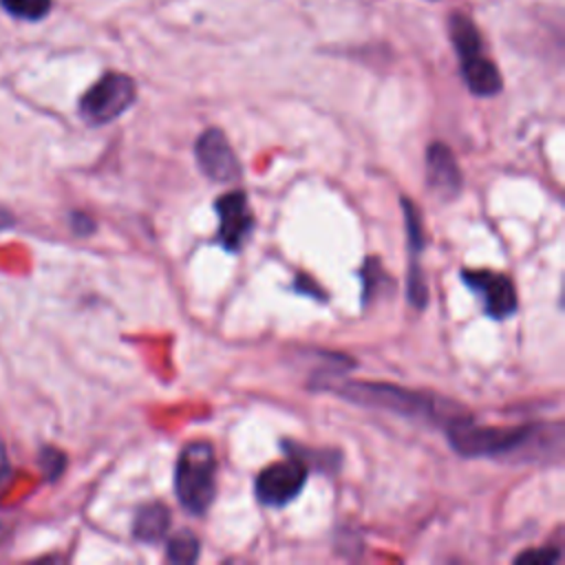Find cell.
Wrapping results in <instances>:
<instances>
[{
    "mask_svg": "<svg viewBox=\"0 0 565 565\" xmlns=\"http://www.w3.org/2000/svg\"><path fill=\"white\" fill-rule=\"evenodd\" d=\"M333 391L355 404L364 406H375V408H386L399 415L408 417H428V419H439L441 424L463 415L466 411L459 404H446V399H439L435 395L413 391V388H402L395 384H382V382H344L333 386Z\"/></svg>",
    "mask_w": 565,
    "mask_h": 565,
    "instance_id": "cell-1",
    "label": "cell"
},
{
    "mask_svg": "<svg viewBox=\"0 0 565 565\" xmlns=\"http://www.w3.org/2000/svg\"><path fill=\"white\" fill-rule=\"evenodd\" d=\"M174 494L179 503L203 516L216 494V450L210 441H188L174 466Z\"/></svg>",
    "mask_w": 565,
    "mask_h": 565,
    "instance_id": "cell-2",
    "label": "cell"
},
{
    "mask_svg": "<svg viewBox=\"0 0 565 565\" xmlns=\"http://www.w3.org/2000/svg\"><path fill=\"white\" fill-rule=\"evenodd\" d=\"M446 437L461 457H499L523 448L534 437V426H481L468 413L444 424Z\"/></svg>",
    "mask_w": 565,
    "mask_h": 565,
    "instance_id": "cell-3",
    "label": "cell"
},
{
    "mask_svg": "<svg viewBox=\"0 0 565 565\" xmlns=\"http://www.w3.org/2000/svg\"><path fill=\"white\" fill-rule=\"evenodd\" d=\"M137 97L135 82L124 73L102 75L79 99V117L90 126H102L124 115Z\"/></svg>",
    "mask_w": 565,
    "mask_h": 565,
    "instance_id": "cell-4",
    "label": "cell"
},
{
    "mask_svg": "<svg viewBox=\"0 0 565 565\" xmlns=\"http://www.w3.org/2000/svg\"><path fill=\"white\" fill-rule=\"evenodd\" d=\"M287 455H289L287 459L265 466L254 481L256 499L263 505L282 508V505L291 503L302 492V488L307 483L309 463L302 461L298 455H291V452H287Z\"/></svg>",
    "mask_w": 565,
    "mask_h": 565,
    "instance_id": "cell-5",
    "label": "cell"
},
{
    "mask_svg": "<svg viewBox=\"0 0 565 565\" xmlns=\"http://www.w3.org/2000/svg\"><path fill=\"white\" fill-rule=\"evenodd\" d=\"M461 280L481 298L483 311L490 318L503 320L516 311V287L505 274L492 269H461Z\"/></svg>",
    "mask_w": 565,
    "mask_h": 565,
    "instance_id": "cell-6",
    "label": "cell"
},
{
    "mask_svg": "<svg viewBox=\"0 0 565 565\" xmlns=\"http://www.w3.org/2000/svg\"><path fill=\"white\" fill-rule=\"evenodd\" d=\"M194 157L201 172L214 183H232L241 177L243 168L221 128H207L194 141Z\"/></svg>",
    "mask_w": 565,
    "mask_h": 565,
    "instance_id": "cell-7",
    "label": "cell"
},
{
    "mask_svg": "<svg viewBox=\"0 0 565 565\" xmlns=\"http://www.w3.org/2000/svg\"><path fill=\"white\" fill-rule=\"evenodd\" d=\"M214 210L218 214L216 241L225 252H238L254 232V214L247 194L243 190H232L214 201Z\"/></svg>",
    "mask_w": 565,
    "mask_h": 565,
    "instance_id": "cell-8",
    "label": "cell"
},
{
    "mask_svg": "<svg viewBox=\"0 0 565 565\" xmlns=\"http://www.w3.org/2000/svg\"><path fill=\"white\" fill-rule=\"evenodd\" d=\"M426 185L435 196L444 201L455 199L463 188V177L455 152L441 141H435L426 148Z\"/></svg>",
    "mask_w": 565,
    "mask_h": 565,
    "instance_id": "cell-9",
    "label": "cell"
},
{
    "mask_svg": "<svg viewBox=\"0 0 565 565\" xmlns=\"http://www.w3.org/2000/svg\"><path fill=\"white\" fill-rule=\"evenodd\" d=\"M461 75L468 88L479 97H492L501 90V73L483 53L470 60H463Z\"/></svg>",
    "mask_w": 565,
    "mask_h": 565,
    "instance_id": "cell-10",
    "label": "cell"
},
{
    "mask_svg": "<svg viewBox=\"0 0 565 565\" xmlns=\"http://www.w3.org/2000/svg\"><path fill=\"white\" fill-rule=\"evenodd\" d=\"M170 527V510L161 501L146 503L137 510L132 521V534L141 543H157Z\"/></svg>",
    "mask_w": 565,
    "mask_h": 565,
    "instance_id": "cell-11",
    "label": "cell"
},
{
    "mask_svg": "<svg viewBox=\"0 0 565 565\" xmlns=\"http://www.w3.org/2000/svg\"><path fill=\"white\" fill-rule=\"evenodd\" d=\"M450 38H452L455 51L459 55V62L470 60V57L483 53L479 31H477L475 22L468 15H463V13H455L450 18Z\"/></svg>",
    "mask_w": 565,
    "mask_h": 565,
    "instance_id": "cell-12",
    "label": "cell"
},
{
    "mask_svg": "<svg viewBox=\"0 0 565 565\" xmlns=\"http://www.w3.org/2000/svg\"><path fill=\"white\" fill-rule=\"evenodd\" d=\"M199 552H201L199 539H196L190 530H181V532H177V534L168 541L166 558H168L170 563L190 565V563H196V561H199Z\"/></svg>",
    "mask_w": 565,
    "mask_h": 565,
    "instance_id": "cell-13",
    "label": "cell"
},
{
    "mask_svg": "<svg viewBox=\"0 0 565 565\" xmlns=\"http://www.w3.org/2000/svg\"><path fill=\"white\" fill-rule=\"evenodd\" d=\"M406 298L415 309H424L428 305V287H426V278L424 271L417 263V258H411L408 265V274H406Z\"/></svg>",
    "mask_w": 565,
    "mask_h": 565,
    "instance_id": "cell-14",
    "label": "cell"
},
{
    "mask_svg": "<svg viewBox=\"0 0 565 565\" xmlns=\"http://www.w3.org/2000/svg\"><path fill=\"white\" fill-rule=\"evenodd\" d=\"M2 9L20 20H42L51 11V0H0Z\"/></svg>",
    "mask_w": 565,
    "mask_h": 565,
    "instance_id": "cell-15",
    "label": "cell"
},
{
    "mask_svg": "<svg viewBox=\"0 0 565 565\" xmlns=\"http://www.w3.org/2000/svg\"><path fill=\"white\" fill-rule=\"evenodd\" d=\"M402 210H404V221H406V243H408L411 256H417L424 249V225H422V218H419L413 201L402 199Z\"/></svg>",
    "mask_w": 565,
    "mask_h": 565,
    "instance_id": "cell-16",
    "label": "cell"
},
{
    "mask_svg": "<svg viewBox=\"0 0 565 565\" xmlns=\"http://www.w3.org/2000/svg\"><path fill=\"white\" fill-rule=\"evenodd\" d=\"M362 278H364V291H362V298H364V302H369V300H373L375 298V294H377V287L382 285V282H391V278L382 271V267H380V263H377V258H369L366 263H364V269H362Z\"/></svg>",
    "mask_w": 565,
    "mask_h": 565,
    "instance_id": "cell-17",
    "label": "cell"
},
{
    "mask_svg": "<svg viewBox=\"0 0 565 565\" xmlns=\"http://www.w3.org/2000/svg\"><path fill=\"white\" fill-rule=\"evenodd\" d=\"M40 466H42V470H44V475H46L49 479H55V477L64 470L66 457H64V452H60L57 448H44V450L40 452Z\"/></svg>",
    "mask_w": 565,
    "mask_h": 565,
    "instance_id": "cell-18",
    "label": "cell"
},
{
    "mask_svg": "<svg viewBox=\"0 0 565 565\" xmlns=\"http://www.w3.org/2000/svg\"><path fill=\"white\" fill-rule=\"evenodd\" d=\"M558 558H561V552L556 547H539V550H527L519 554L514 561L530 563V565H554Z\"/></svg>",
    "mask_w": 565,
    "mask_h": 565,
    "instance_id": "cell-19",
    "label": "cell"
},
{
    "mask_svg": "<svg viewBox=\"0 0 565 565\" xmlns=\"http://www.w3.org/2000/svg\"><path fill=\"white\" fill-rule=\"evenodd\" d=\"M71 227H73L75 234H90L95 230V223H93V218L88 214L73 212L71 214Z\"/></svg>",
    "mask_w": 565,
    "mask_h": 565,
    "instance_id": "cell-20",
    "label": "cell"
},
{
    "mask_svg": "<svg viewBox=\"0 0 565 565\" xmlns=\"http://www.w3.org/2000/svg\"><path fill=\"white\" fill-rule=\"evenodd\" d=\"M9 472H11V468H9V459H7V450H4V444H2V439H0V488L4 486V481H7V477H9Z\"/></svg>",
    "mask_w": 565,
    "mask_h": 565,
    "instance_id": "cell-21",
    "label": "cell"
},
{
    "mask_svg": "<svg viewBox=\"0 0 565 565\" xmlns=\"http://www.w3.org/2000/svg\"><path fill=\"white\" fill-rule=\"evenodd\" d=\"M9 225H13V216H11L9 210L0 207V230H7Z\"/></svg>",
    "mask_w": 565,
    "mask_h": 565,
    "instance_id": "cell-22",
    "label": "cell"
}]
</instances>
